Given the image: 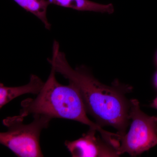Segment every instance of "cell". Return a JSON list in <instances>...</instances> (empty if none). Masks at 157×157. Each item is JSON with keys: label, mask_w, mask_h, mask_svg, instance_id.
<instances>
[{"label": "cell", "mask_w": 157, "mask_h": 157, "mask_svg": "<svg viewBox=\"0 0 157 157\" xmlns=\"http://www.w3.org/2000/svg\"><path fill=\"white\" fill-rule=\"evenodd\" d=\"M18 6L39 18L45 28L51 29V24L47 17V9L51 5L49 0H13Z\"/></svg>", "instance_id": "ba28073f"}, {"label": "cell", "mask_w": 157, "mask_h": 157, "mask_svg": "<svg viewBox=\"0 0 157 157\" xmlns=\"http://www.w3.org/2000/svg\"><path fill=\"white\" fill-rule=\"evenodd\" d=\"M44 84L45 82L34 74L31 75L28 83L21 86L10 87L0 83V108H2L12 100L25 94H38Z\"/></svg>", "instance_id": "8992f818"}, {"label": "cell", "mask_w": 157, "mask_h": 157, "mask_svg": "<svg viewBox=\"0 0 157 157\" xmlns=\"http://www.w3.org/2000/svg\"><path fill=\"white\" fill-rule=\"evenodd\" d=\"M31 123L24 124L20 115L9 117L3 120L7 132L0 133V143L19 157L44 156L40 145V134L48 128L52 119L42 114H34Z\"/></svg>", "instance_id": "3957f363"}, {"label": "cell", "mask_w": 157, "mask_h": 157, "mask_svg": "<svg viewBox=\"0 0 157 157\" xmlns=\"http://www.w3.org/2000/svg\"><path fill=\"white\" fill-rule=\"evenodd\" d=\"M51 4L78 11H93L111 14L114 9L112 4H99L90 0H49Z\"/></svg>", "instance_id": "52a82bcc"}, {"label": "cell", "mask_w": 157, "mask_h": 157, "mask_svg": "<svg viewBox=\"0 0 157 157\" xmlns=\"http://www.w3.org/2000/svg\"><path fill=\"white\" fill-rule=\"evenodd\" d=\"M56 73L51 67L49 76L36 98H28L21 102L19 115L25 118L30 114H42L52 119L76 121L95 129L104 140L111 145H115L117 134L105 131L90 120L78 89L70 82L68 85L59 83Z\"/></svg>", "instance_id": "7a4b0ae2"}, {"label": "cell", "mask_w": 157, "mask_h": 157, "mask_svg": "<svg viewBox=\"0 0 157 157\" xmlns=\"http://www.w3.org/2000/svg\"><path fill=\"white\" fill-rule=\"evenodd\" d=\"M151 106L152 107H154V108L157 109V96L156 98H155V100H154L153 102L151 104Z\"/></svg>", "instance_id": "9c48e42d"}, {"label": "cell", "mask_w": 157, "mask_h": 157, "mask_svg": "<svg viewBox=\"0 0 157 157\" xmlns=\"http://www.w3.org/2000/svg\"><path fill=\"white\" fill-rule=\"evenodd\" d=\"M98 131L90 128L77 140H66L65 145L73 157H118L114 147L97 135Z\"/></svg>", "instance_id": "5b68a950"}, {"label": "cell", "mask_w": 157, "mask_h": 157, "mask_svg": "<svg viewBox=\"0 0 157 157\" xmlns=\"http://www.w3.org/2000/svg\"><path fill=\"white\" fill-rule=\"evenodd\" d=\"M129 118L132 120L128 134L121 135L119 156L125 153L136 156L157 145V116H149L140 110L139 101L130 100Z\"/></svg>", "instance_id": "277c9868"}, {"label": "cell", "mask_w": 157, "mask_h": 157, "mask_svg": "<svg viewBox=\"0 0 157 157\" xmlns=\"http://www.w3.org/2000/svg\"><path fill=\"white\" fill-rule=\"evenodd\" d=\"M155 60L156 63L157 64V50L155 53Z\"/></svg>", "instance_id": "8fae6325"}, {"label": "cell", "mask_w": 157, "mask_h": 157, "mask_svg": "<svg viewBox=\"0 0 157 157\" xmlns=\"http://www.w3.org/2000/svg\"><path fill=\"white\" fill-rule=\"evenodd\" d=\"M59 42L54 41L51 58L47 59L51 67L74 85L79 91L86 112L101 126H110L125 135L129 124L130 101L126 98V90L131 87L121 86L118 82L112 86L102 84L88 69L81 66L73 69L60 51Z\"/></svg>", "instance_id": "6da1fadb"}, {"label": "cell", "mask_w": 157, "mask_h": 157, "mask_svg": "<svg viewBox=\"0 0 157 157\" xmlns=\"http://www.w3.org/2000/svg\"><path fill=\"white\" fill-rule=\"evenodd\" d=\"M154 82L155 86L157 87V71L155 73L154 76Z\"/></svg>", "instance_id": "30bf717a"}]
</instances>
